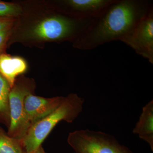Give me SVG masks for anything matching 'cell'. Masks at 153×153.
I'll return each mask as SVG.
<instances>
[{
  "instance_id": "obj_1",
  "label": "cell",
  "mask_w": 153,
  "mask_h": 153,
  "mask_svg": "<svg viewBox=\"0 0 153 153\" xmlns=\"http://www.w3.org/2000/svg\"><path fill=\"white\" fill-rule=\"evenodd\" d=\"M153 9L146 0H114L97 16L76 39L75 46L91 50L105 43L120 41Z\"/></svg>"
},
{
  "instance_id": "obj_2",
  "label": "cell",
  "mask_w": 153,
  "mask_h": 153,
  "mask_svg": "<svg viewBox=\"0 0 153 153\" xmlns=\"http://www.w3.org/2000/svg\"><path fill=\"white\" fill-rule=\"evenodd\" d=\"M84 102V99L76 94H70L64 97L63 101L54 111L31 125L22 140L26 153L31 152L41 146L60 122H73L82 112Z\"/></svg>"
},
{
  "instance_id": "obj_3",
  "label": "cell",
  "mask_w": 153,
  "mask_h": 153,
  "mask_svg": "<svg viewBox=\"0 0 153 153\" xmlns=\"http://www.w3.org/2000/svg\"><path fill=\"white\" fill-rule=\"evenodd\" d=\"M92 19H79L58 14L41 20L27 33L29 38L38 41H61L77 38Z\"/></svg>"
},
{
  "instance_id": "obj_4",
  "label": "cell",
  "mask_w": 153,
  "mask_h": 153,
  "mask_svg": "<svg viewBox=\"0 0 153 153\" xmlns=\"http://www.w3.org/2000/svg\"><path fill=\"white\" fill-rule=\"evenodd\" d=\"M67 142L74 153H134L114 137L100 131H74L68 134Z\"/></svg>"
},
{
  "instance_id": "obj_5",
  "label": "cell",
  "mask_w": 153,
  "mask_h": 153,
  "mask_svg": "<svg viewBox=\"0 0 153 153\" xmlns=\"http://www.w3.org/2000/svg\"><path fill=\"white\" fill-rule=\"evenodd\" d=\"M35 87L32 80L21 77L16 79L11 88L9 97L10 123L7 133L12 137L23 139L31 125L25 113L24 100L26 96L33 93Z\"/></svg>"
},
{
  "instance_id": "obj_6",
  "label": "cell",
  "mask_w": 153,
  "mask_h": 153,
  "mask_svg": "<svg viewBox=\"0 0 153 153\" xmlns=\"http://www.w3.org/2000/svg\"><path fill=\"white\" fill-rule=\"evenodd\" d=\"M121 41L153 64V9Z\"/></svg>"
},
{
  "instance_id": "obj_7",
  "label": "cell",
  "mask_w": 153,
  "mask_h": 153,
  "mask_svg": "<svg viewBox=\"0 0 153 153\" xmlns=\"http://www.w3.org/2000/svg\"><path fill=\"white\" fill-rule=\"evenodd\" d=\"M114 0H68L60 2L65 15L79 19H93Z\"/></svg>"
},
{
  "instance_id": "obj_8",
  "label": "cell",
  "mask_w": 153,
  "mask_h": 153,
  "mask_svg": "<svg viewBox=\"0 0 153 153\" xmlns=\"http://www.w3.org/2000/svg\"><path fill=\"white\" fill-rule=\"evenodd\" d=\"M64 97L45 98L30 93L24 100L26 115L31 125L47 116L60 105Z\"/></svg>"
},
{
  "instance_id": "obj_9",
  "label": "cell",
  "mask_w": 153,
  "mask_h": 153,
  "mask_svg": "<svg viewBox=\"0 0 153 153\" xmlns=\"http://www.w3.org/2000/svg\"><path fill=\"white\" fill-rule=\"evenodd\" d=\"M27 65L23 58L2 53L0 55V74L8 82L11 88L17 76L25 73Z\"/></svg>"
},
{
  "instance_id": "obj_10",
  "label": "cell",
  "mask_w": 153,
  "mask_h": 153,
  "mask_svg": "<svg viewBox=\"0 0 153 153\" xmlns=\"http://www.w3.org/2000/svg\"><path fill=\"white\" fill-rule=\"evenodd\" d=\"M141 139L148 143L153 151V100L143 107L139 119L133 130Z\"/></svg>"
},
{
  "instance_id": "obj_11",
  "label": "cell",
  "mask_w": 153,
  "mask_h": 153,
  "mask_svg": "<svg viewBox=\"0 0 153 153\" xmlns=\"http://www.w3.org/2000/svg\"><path fill=\"white\" fill-rule=\"evenodd\" d=\"M11 88L8 82L0 74V121L8 128L10 123L9 97Z\"/></svg>"
},
{
  "instance_id": "obj_12",
  "label": "cell",
  "mask_w": 153,
  "mask_h": 153,
  "mask_svg": "<svg viewBox=\"0 0 153 153\" xmlns=\"http://www.w3.org/2000/svg\"><path fill=\"white\" fill-rule=\"evenodd\" d=\"M0 153H26L22 140L10 136L1 127Z\"/></svg>"
},
{
  "instance_id": "obj_13",
  "label": "cell",
  "mask_w": 153,
  "mask_h": 153,
  "mask_svg": "<svg viewBox=\"0 0 153 153\" xmlns=\"http://www.w3.org/2000/svg\"><path fill=\"white\" fill-rule=\"evenodd\" d=\"M22 13V8L19 5L0 1V17L15 18Z\"/></svg>"
},
{
  "instance_id": "obj_14",
  "label": "cell",
  "mask_w": 153,
  "mask_h": 153,
  "mask_svg": "<svg viewBox=\"0 0 153 153\" xmlns=\"http://www.w3.org/2000/svg\"><path fill=\"white\" fill-rule=\"evenodd\" d=\"M13 27H10L0 32V55L2 54L7 41L12 33Z\"/></svg>"
},
{
  "instance_id": "obj_15",
  "label": "cell",
  "mask_w": 153,
  "mask_h": 153,
  "mask_svg": "<svg viewBox=\"0 0 153 153\" xmlns=\"http://www.w3.org/2000/svg\"><path fill=\"white\" fill-rule=\"evenodd\" d=\"M15 21V18L13 17H0V32L13 27Z\"/></svg>"
},
{
  "instance_id": "obj_16",
  "label": "cell",
  "mask_w": 153,
  "mask_h": 153,
  "mask_svg": "<svg viewBox=\"0 0 153 153\" xmlns=\"http://www.w3.org/2000/svg\"><path fill=\"white\" fill-rule=\"evenodd\" d=\"M30 153H47L45 152L42 147V145L37 148L35 150L33 151Z\"/></svg>"
}]
</instances>
